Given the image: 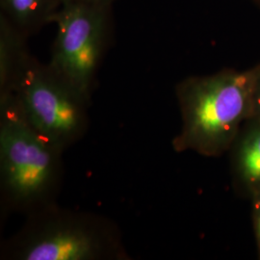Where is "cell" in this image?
I'll list each match as a JSON object with an SVG mask.
<instances>
[{
	"instance_id": "1",
	"label": "cell",
	"mask_w": 260,
	"mask_h": 260,
	"mask_svg": "<svg viewBox=\"0 0 260 260\" xmlns=\"http://www.w3.org/2000/svg\"><path fill=\"white\" fill-rule=\"evenodd\" d=\"M257 65L225 68L211 75H192L176 87L181 128L173 139L177 152L205 157L228 153L243 124L251 118Z\"/></svg>"
},
{
	"instance_id": "2",
	"label": "cell",
	"mask_w": 260,
	"mask_h": 260,
	"mask_svg": "<svg viewBox=\"0 0 260 260\" xmlns=\"http://www.w3.org/2000/svg\"><path fill=\"white\" fill-rule=\"evenodd\" d=\"M63 153L30 124L13 93L0 99V189L5 210L29 214L55 203Z\"/></svg>"
},
{
	"instance_id": "3",
	"label": "cell",
	"mask_w": 260,
	"mask_h": 260,
	"mask_svg": "<svg viewBox=\"0 0 260 260\" xmlns=\"http://www.w3.org/2000/svg\"><path fill=\"white\" fill-rule=\"evenodd\" d=\"M18 260H122L128 254L119 229L95 214L50 204L28 214L22 230L4 247Z\"/></svg>"
},
{
	"instance_id": "4",
	"label": "cell",
	"mask_w": 260,
	"mask_h": 260,
	"mask_svg": "<svg viewBox=\"0 0 260 260\" xmlns=\"http://www.w3.org/2000/svg\"><path fill=\"white\" fill-rule=\"evenodd\" d=\"M30 124L63 150L89 127L90 103L47 64L29 54L13 89Z\"/></svg>"
},
{
	"instance_id": "5",
	"label": "cell",
	"mask_w": 260,
	"mask_h": 260,
	"mask_svg": "<svg viewBox=\"0 0 260 260\" xmlns=\"http://www.w3.org/2000/svg\"><path fill=\"white\" fill-rule=\"evenodd\" d=\"M53 23L57 32L48 65L91 102L100 67L111 45L113 5L65 3Z\"/></svg>"
},
{
	"instance_id": "6",
	"label": "cell",
	"mask_w": 260,
	"mask_h": 260,
	"mask_svg": "<svg viewBox=\"0 0 260 260\" xmlns=\"http://www.w3.org/2000/svg\"><path fill=\"white\" fill-rule=\"evenodd\" d=\"M234 191L251 201L260 197V121H246L228 152Z\"/></svg>"
},
{
	"instance_id": "7",
	"label": "cell",
	"mask_w": 260,
	"mask_h": 260,
	"mask_svg": "<svg viewBox=\"0 0 260 260\" xmlns=\"http://www.w3.org/2000/svg\"><path fill=\"white\" fill-rule=\"evenodd\" d=\"M27 36L0 15V99L13 93L17 77L30 54Z\"/></svg>"
},
{
	"instance_id": "8",
	"label": "cell",
	"mask_w": 260,
	"mask_h": 260,
	"mask_svg": "<svg viewBox=\"0 0 260 260\" xmlns=\"http://www.w3.org/2000/svg\"><path fill=\"white\" fill-rule=\"evenodd\" d=\"M62 0H0V15L28 38L53 23Z\"/></svg>"
},
{
	"instance_id": "9",
	"label": "cell",
	"mask_w": 260,
	"mask_h": 260,
	"mask_svg": "<svg viewBox=\"0 0 260 260\" xmlns=\"http://www.w3.org/2000/svg\"><path fill=\"white\" fill-rule=\"evenodd\" d=\"M251 202V221L257 249V255L260 259V197L252 199Z\"/></svg>"
},
{
	"instance_id": "10",
	"label": "cell",
	"mask_w": 260,
	"mask_h": 260,
	"mask_svg": "<svg viewBox=\"0 0 260 260\" xmlns=\"http://www.w3.org/2000/svg\"><path fill=\"white\" fill-rule=\"evenodd\" d=\"M257 65V73L254 80V86L251 99V118L260 121V63Z\"/></svg>"
},
{
	"instance_id": "11",
	"label": "cell",
	"mask_w": 260,
	"mask_h": 260,
	"mask_svg": "<svg viewBox=\"0 0 260 260\" xmlns=\"http://www.w3.org/2000/svg\"><path fill=\"white\" fill-rule=\"evenodd\" d=\"M117 0H62L63 4L70 2H87V3H96V4H107L113 5Z\"/></svg>"
},
{
	"instance_id": "12",
	"label": "cell",
	"mask_w": 260,
	"mask_h": 260,
	"mask_svg": "<svg viewBox=\"0 0 260 260\" xmlns=\"http://www.w3.org/2000/svg\"><path fill=\"white\" fill-rule=\"evenodd\" d=\"M252 2L256 5L257 8H259L260 9V0H252Z\"/></svg>"
}]
</instances>
